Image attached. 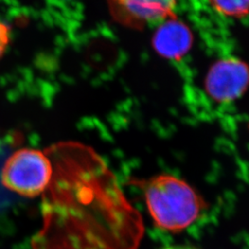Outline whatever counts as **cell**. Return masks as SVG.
<instances>
[{
  "label": "cell",
  "instance_id": "cell-1",
  "mask_svg": "<svg viewBox=\"0 0 249 249\" xmlns=\"http://www.w3.org/2000/svg\"><path fill=\"white\" fill-rule=\"evenodd\" d=\"M45 152L53 177L43 194V227L34 249H138L142 217L106 160L77 142L54 143Z\"/></svg>",
  "mask_w": 249,
  "mask_h": 249
},
{
  "label": "cell",
  "instance_id": "cell-2",
  "mask_svg": "<svg viewBox=\"0 0 249 249\" xmlns=\"http://www.w3.org/2000/svg\"><path fill=\"white\" fill-rule=\"evenodd\" d=\"M142 189L146 205L156 226L166 231H183L203 213V198L184 180L172 175L136 180Z\"/></svg>",
  "mask_w": 249,
  "mask_h": 249
},
{
  "label": "cell",
  "instance_id": "cell-3",
  "mask_svg": "<svg viewBox=\"0 0 249 249\" xmlns=\"http://www.w3.org/2000/svg\"><path fill=\"white\" fill-rule=\"evenodd\" d=\"M53 177V165L45 151L20 148L4 160L0 184L18 196L34 198L45 193Z\"/></svg>",
  "mask_w": 249,
  "mask_h": 249
},
{
  "label": "cell",
  "instance_id": "cell-4",
  "mask_svg": "<svg viewBox=\"0 0 249 249\" xmlns=\"http://www.w3.org/2000/svg\"><path fill=\"white\" fill-rule=\"evenodd\" d=\"M249 86V67L240 59L227 57L214 63L205 80L208 95L219 104L240 98Z\"/></svg>",
  "mask_w": 249,
  "mask_h": 249
},
{
  "label": "cell",
  "instance_id": "cell-5",
  "mask_svg": "<svg viewBox=\"0 0 249 249\" xmlns=\"http://www.w3.org/2000/svg\"><path fill=\"white\" fill-rule=\"evenodd\" d=\"M110 12L124 26L142 29L176 17L178 0H107Z\"/></svg>",
  "mask_w": 249,
  "mask_h": 249
},
{
  "label": "cell",
  "instance_id": "cell-6",
  "mask_svg": "<svg viewBox=\"0 0 249 249\" xmlns=\"http://www.w3.org/2000/svg\"><path fill=\"white\" fill-rule=\"evenodd\" d=\"M192 43L193 36L189 28L177 17L160 22L152 38L155 51L161 56L174 60L185 56L190 50Z\"/></svg>",
  "mask_w": 249,
  "mask_h": 249
},
{
  "label": "cell",
  "instance_id": "cell-7",
  "mask_svg": "<svg viewBox=\"0 0 249 249\" xmlns=\"http://www.w3.org/2000/svg\"><path fill=\"white\" fill-rule=\"evenodd\" d=\"M214 9L227 17L242 18L249 13V0H210Z\"/></svg>",
  "mask_w": 249,
  "mask_h": 249
},
{
  "label": "cell",
  "instance_id": "cell-8",
  "mask_svg": "<svg viewBox=\"0 0 249 249\" xmlns=\"http://www.w3.org/2000/svg\"><path fill=\"white\" fill-rule=\"evenodd\" d=\"M10 43V28L0 20V59L6 53Z\"/></svg>",
  "mask_w": 249,
  "mask_h": 249
},
{
  "label": "cell",
  "instance_id": "cell-9",
  "mask_svg": "<svg viewBox=\"0 0 249 249\" xmlns=\"http://www.w3.org/2000/svg\"><path fill=\"white\" fill-rule=\"evenodd\" d=\"M161 249H198L194 246L190 245H175V246H169L166 248H163Z\"/></svg>",
  "mask_w": 249,
  "mask_h": 249
}]
</instances>
